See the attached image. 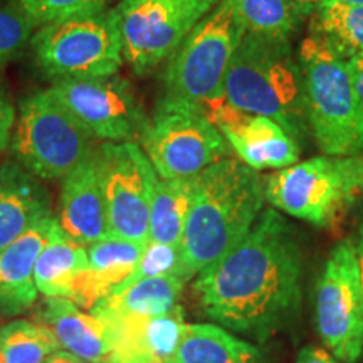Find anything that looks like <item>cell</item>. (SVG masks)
Masks as SVG:
<instances>
[{"mask_svg":"<svg viewBox=\"0 0 363 363\" xmlns=\"http://www.w3.org/2000/svg\"><path fill=\"white\" fill-rule=\"evenodd\" d=\"M246 33L291 39L305 22L294 0H233Z\"/></svg>","mask_w":363,"mask_h":363,"instance_id":"484cf974","label":"cell"},{"mask_svg":"<svg viewBox=\"0 0 363 363\" xmlns=\"http://www.w3.org/2000/svg\"><path fill=\"white\" fill-rule=\"evenodd\" d=\"M88 266V247L69 238L54 217L34 264L35 288L45 298H71L72 286Z\"/></svg>","mask_w":363,"mask_h":363,"instance_id":"44dd1931","label":"cell"},{"mask_svg":"<svg viewBox=\"0 0 363 363\" xmlns=\"http://www.w3.org/2000/svg\"><path fill=\"white\" fill-rule=\"evenodd\" d=\"M93 135L49 93L22 99L11 152L39 180H62L94 150Z\"/></svg>","mask_w":363,"mask_h":363,"instance_id":"ba28073f","label":"cell"},{"mask_svg":"<svg viewBox=\"0 0 363 363\" xmlns=\"http://www.w3.org/2000/svg\"><path fill=\"white\" fill-rule=\"evenodd\" d=\"M48 91L94 140L113 143L140 142L150 120L133 86L116 74L56 81Z\"/></svg>","mask_w":363,"mask_h":363,"instance_id":"4fadbf2b","label":"cell"},{"mask_svg":"<svg viewBox=\"0 0 363 363\" xmlns=\"http://www.w3.org/2000/svg\"><path fill=\"white\" fill-rule=\"evenodd\" d=\"M96 316L101 318L110 330L111 357L108 363L140 360L172 363L187 328L180 305L158 316Z\"/></svg>","mask_w":363,"mask_h":363,"instance_id":"9a60e30c","label":"cell"},{"mask_svg":"<svg viewBox=\"0 0 363 363\" xmlns=\"http://www.w3.org/2000/svg\"><path fill=\"white\" fill-rule=\"evenodd\" d=\"M143 247L142 244L111 234L91 244L88 246V266L74 281L71 301L83 310H93L133 272Z\"/></svg>","mask_w":363,"mask_h":363,"instance_id":"e0dca14e","label":"cell"},{"mask_svg":"<svg viewBox=\"0 0 363 363\" xmlns=\"http://www.w3.org/2000/svg\"><path fill=\"white\" fill-rule=\"evenodd\" d=\"M264 195L276 211L328 229L363 197V155H318L274 170Z\"/></svg>","mask_w":363,"mask_h":363,"instance_id":"8992f818","label":"cell"},{"mask_svg":"<svg viewBox=\"0 0 363 363\" xmlns=\"http://www.w3.org/2000/svg\"><path fill=\"white\" fill-rule=\"evenodd\" d=\"M185 281L182 276L145 278L133 284L120 286L93 308L94 315L158 316L179 306Z\"/></svg>","mask_w":363,"mask_h":363,"instance_id":"7402d4cb","label":"cell"},{"mask_svg":"<svg viewBox=\"0 0 363 363\" xmlns=\"http://www.w3.org/2000/svg\"><path fill=\"white\" fill-rule=\"evenodd\" d=\"M19 11L33 21L35 27H43L52 22L69 19L111 9L113 4L121 0H11Z\"/></svg>","mask_w":363,"mask_h":363,"instance_id":"83f0119b","label":"cell"},{"mask_svg":"<svg viewBox=\"0 0 363 363\" xmlns=\"http://www.w3.org/2000/svg\"><path fill=\"white\" fill-rule=\"evenodd\" d=\"M264 202V179L239 158L227 157L202 170L180 242L185 278H195L238 246Z\"/></svg>","mask_w":363,"mask_h":363,"instance_id":"7a4b0ae2","label":"cell"},{"mask_svg":"<svg viewBox=\"0 0 363 363\" xmlns=\"http://www.w3.org/2000/svg\"><path fill=\"white\" fill-rule=\"evenodd\" d=\"M227 103L274 120L298 142L308 126L305 86L291 39L246 33L224 79Z\"/></svg>","mask_w":363,"mask_h":363,"instance_id":"3957f363","label":"cell"},{"mask_svg":"<svg viewBox=\"0 0 363 363\" xmlns=\"http://www.w3.org/2000/svg\"><path fill=\"white\" fill-rule=\"evenodd\" d=\"M296 363H343L340 362L333 353L316 345H306L299 350Z\"/></svg>","mask_w":363,"mask_h":363,"instance_id":"1f68e13d","label":"cell"},{"mask_svg":"<svg viewBox=\"0 0 363 363\" xmlns=\"http://www.w3.org/2000/svg\"><path fill=\"white\" fill-rule=\"evenodd\" d=\"M56 219L69 238L86 247L110 235L99 182L98 148L62 179Z\"/></svg>","mask_w":363,"mask_h":363,"instance_id":"2e32d148","label":"cell"},{"mask_svg":"<svg viewBox=\"0 0 363 363\" xmlns=\"http://www.w3.org/2000/svg\"><path fill=\"white\" fill-rule=\"evenodd\" d=\"M355 240V249H357V261H358V272H360V283L363 289V224L360 225L358 235Z\"/></svg>","mask_w":363,"mask_h":363,"instance_id":"d590c367","label":"cell"},{"mask_svg":"<svg viewBox=\"0 0 363 363\" xmlns=\"http://www.w3.org/2000/svg\"><path fill=\"white\" fill-rule=\"evenodd\" d=\"M222 0H121L115 7L125 62L147 76L165 62L190 30Z\"/></svg>","mask_w":363,"mask_h":363,"instance_id":"30bf717a","label":"cell"},{"mask_svg":"<svg viewBox=\"0 0 363 363\" xmlns=\"http://www.w3.org/2000/svg\"><path fill=\"white\" fill-rule=\"evenodd\" d=\"M321 2H323V0H294V4H296L299 11L305 16V19H310L313 12L320 7Z\"/></svg>","mask_w":363,"mask_h":363,"instance_id":"e575fe53","label":"cell"},{"mask_svg":"<svg viewBox=\"0 0 363 363\" xmlns=\"http://www.w3.org/2000/svg\"><path fill=\"white\" fill-rule=\"evenodd\" d=\"M315 321L326 350L340 362L363 355V289L355 240L331 249L315 286Z\"/></svg>","mask_w":363,"mask_h":363,"instance_id":"8fae6325","label":"cell"},{"mask_svg":"<svg viewBox=\"0 0 363 363\" xmlns=\"http://www.w3.org/2000/svg\"><path fill=\"white\" fill-rule=\"evenodd\" d=\"M197 175L180 179H158L150 206L148 242L180 246L192 207Z\"/></svg>","mask_w":363,"mask_h":363,"instance_id":"cb8c5ba5","label":"cell"},{"mask_svg":"<svg viewBox=\"0 0 363 363\" xmlns=\"http://www.w3.org/2000/svg\"><path fill=\"white\" fill-rule=\"evenodd\" d=\"M98 167L110 234L145 246L153 189L160 177L135 142H104L98 148Z\"/></svg>","mask_w":363,"mask_h":363,"instance_id":"7c38bea8","label":"cell"},{"mask_svg":"<svg viewBox=\"0 0 363 363\" xmlns=\"http://www.w3.org/2000/svg\"><path fill=\"white\" fill-rule=\"evenodd\" d=\"M52 216L51 195L19 163L0 165V251L45 217Z\"/></svg>","mask_w":363,"mask_h":363,"instance_id":"ffe728a7","label":"cell"},{"mask_svg":"<svg viewBox=\"0 0 363 363\" xmlns=\"http://www.w3.org/2000/svg\"><path fill=\"white\" fill-rule=\"evenodd\" d=\"M30 48L38 67L54 83L108 78L125 65L115 7L39 27Z\"/></svg>","mask_w":363,"mask_h":363,"instance_id":"52a82bcc","label":"cell"},{"mask_svg":"<svg viewBox=\"0 0 363 363\" xmlns=\"http://www.w3.org/2000/svg\"><path fill=\"white\" fill-rule=\"evenodd\" d=\"M172 363H264L256 345L219 325H187Z\"/></svg>","mask_w":363,"mask_h":363,"instance_id":"603a6c76","label":"cell"},{"mask_svg":"<svg viewBox=\"0 0 363 363\" xmlns=\"http://www.w3.org/2000/svg\"><path fill=\"white\" fill-rule=\"evenodd\" d=\"M61 345L40 323L13 320L0 326V358L4 363H43Z\"/></svg>","mask_w":363,"mask_h":363,"instance_id":"4316f807","label":"cell"},{"mask_svg":"<svg viewBox=\"0 0 363 363\" xmlns=\"http://www.w3.org/2000/svg\"><path fill=\"white\" fill-rule=\"evenodd\" d=\"M54 217H45L0 251V315L12 318L29 310L38 299L34 264L43 251Z\"/></svg>","mask_w":363,"mask_h":363,"instance_id":"d6986e66","label":"cell"},{"mask_svg":"<svg viewBox=\"0 0 363 363\" xmlns=\"http://www.w3.org/2000/svg\"><path fill=\"white\" fill-rule=\"evenodd\" d=\"M145 155L160 179L199 175L233 150L219 128L192 108L160 101L142 138Z\"/></svg>","mask_w":363,"mask_h":363,"instance_id":"9c48e42d","label":"cell"},{"mask_svg":"<svg viewBox=\"0 0 363 363\" xmlns=\"http://www.w3.org/2000/svg\"><path fill=\"white\" fill-rule=\"evenodd\" d=\"M16 120V108L12 106L11 99L7 98L4 89L0 88V153H4L7 148H11Z\"/></svg>","mask_w":363,"mask_h":363,"instance_id":"4dcf8cb0","label":"cell"},{"mask_svg":"<svg viewBox=\"0 0 363 363\" xmlns=\"http://www.w3.org/2000/svg\"><path fill=\"white\" fill-rule=\"evenodd\" d=\"M172 274L182 276L189 283V279L185 278L180 246H172V244L162 242H147L143 247L138 264L135 266L133 272L120 286L133 284L136 281L145 278H157V276Z\"/></svg>","mask_w":363,"mask_h":363,"instance_id":"f1b7e54d","label":"cell"},{"mask_svg":"<svg viewBox=\"0 0 363 363\" xmlns=\"http://www.w3.org/2000/svg\"><path fill=\"white\" fill-rule=\"evenodd\" d=\"M310 133L323 155H363V101L348 61L323 39L299 45Z\"/></svg>","mask_w":363,"mask_h":363,"instance_id":"277c9868","label":"cell"},{"mask_svg":"<svg viewBox=\"0 0 363 363\" xmlns=\"http://www.w3.org/2000/svg\"><path fill=\"white\" fill-rule=\"evenodd\" d=\"M229 147L252 170H281L299 162L301 145L274 120L240 111L222 101L208 113Z\"/></svg>","mask_w":363,"mask_h":363,"instance_id":"5bb4252c","label":"cell"},{"mask_svg":"<svg viewBox=\"0 0 363 363\" xmlns=\"http://www.w3.org/2000/svg\"><path fill=\"white\" fill-rule=\"evenodd\" d=\"M39 318L40 325L52 331L62 350L89 363L110 362V330L93 311L83 310L69 298H45Z\"/></svg>","mask_w":363,"mask_h":363,"instance_id":"ac0fdd59","label":"cell"},{"mask_svg":"<svg viewBox=\"0 0 363 363\" xmlns=\"http://www.w3.org/2000/svg\"><path fill=\"white\" fill-rule=\"evenodd\" d=\"M33 21L13 4H0V67L13 61L24 51L34 35Z\"/></svg>","mask_w":363,"mask_h":363,"instance_id":"f546056e","label":"cell"},{"mask_svg":"<svg viewBox=\"0 0 363 363\" xmlns=\"http://www.w3.org/2000/svg\"><path fill=\"white\" fill-rule=\"evenodd\" d=\"M244 34L246 27L234 2L222 0L167 59L162 101L192 108L206 116L212 103L225 98V72Z\"/></svg>","mask_w":363,"mask_h":363,"instance_id":"5b68a950","label":"cell"},{"mask_svg":"<svg viewBox=\"0 0 363 363\" xmlns=\"http://www.w3.org/2000/svg\"><path fill=\"white\" fill-rule=\"evenodd\" d=\"M135 363H160V362H155V360H140V362H135Z\"/></svg>","mask_w":363,"mask_h":363,"instance_id":"74e56055","label":"cell"},{"mask_svg":"<svg viewBox=\"0 0 363 363\" xmlns=\"http://www.w3.org/2000/svg\"><path fill=\"white\" fill-rule=\"evenodd\" d=\"M345 4H350V6H362L363 7V0H342Z\"/></svg>","mask_w":363,"mask_h":363,"instance_id":"8d00e7d4","label":"cell"},{"mask_svg":"<svg viewBox=\"0 0 363 363\" xmlns=\"http://www.w3.org/2000/svg\"><path fill=\"white\" fill-rule=\"evenodd\" d=\"M348 66H350L352 74H353V81H355L357 91L360 94L362 101H363V54H355V56L348 57Z\"/></svg>","mask_w":363,"mask_h":363,"instance_id":"d6a6232c","label":"cell"},{"mask_svg":"<svg viewBox=\"0 0 363 363\" xmlns=\"http://www.w3.org/2000/svg\"><path fill=\"white\" fill-rule=\"evenodd\" d=\"M43 363H89V362H84L83 358L72 355V353L66 352V350H57L54 352L52 355H49L48 358Z\"/></svg>","mask_w":363,"mask_h":363,"instance_id":"836d02e7","label":"cell"},{"mask_svg":"<svg viewBox=\"0 0 363 363\" xmlns=\"http://www.w3.org/2000/svg\"><path fill=\"white\" fill-rule=\"evenodd\" d=\"M301 279L296 229L269 207L238 246L195 276L194 291L216 325L262 343L296 318Z\"/></svg>","mask_w":363,"mask_h":363,"instance_id":"6da1fadb","label":"cell"},{"mask_svg":"<svg viewBox=\"0 0 363 363\" xmlns=\"http://www.w3.org/2000/svg\"><path fill=\"white\" fill-rule=\"evenodd\" d=\"M310 34L323 39L345 59L363 54V7L323 0L310 17Z\"/></svg>","mask_w":363,"mask_h":363,"instance_id":"d4e9b609","label":"cell"}]
</instances>
